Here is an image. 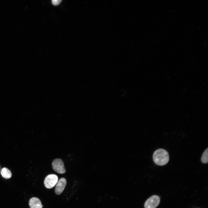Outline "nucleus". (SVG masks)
I'll return each mask as SVG.
<instances>
[{
	"instance_id": "obj_8",
	"label": "nucleus",
	"mask_w": 208,
	"mask_h": 208,
	"mask_svg": "<svg viewBox=\"0 0 208 208\" xmlns=\"http://www.w3.org/2000/svg\"><path fill=\"white\" fill-rule=\"evenodd\" d=\"M208 148H207L203 153L201 160L202 162L204 164H206L208 162Z\"/></svg>"
},
{
	"instance_id": "obj_4",
	"label": "nucleus",
	"mask_w": 208,
	"mask_h": 208,
	"mask_svg": "<svg viewBox=\"0 0 208 208\" xmlns=\"http://www.w3.org/2000/svg\"><path fill=\"white\" fill-rule=\"evenodd\" d=\"M160 201L159 197L154 195L149 197L146 201L144 205L145 208H155L159 205Z\"/></svg>"
},
{
	"instance_id": "obj_1",
	"label": "nucleus",
	"mask_w": 208,
	"mask_h": 208,
	"mask_svg": "<svg viewBox=\"0 0 208 208\" xmlns=\"http://www.w3.org/2000/svg\"><path fill=\"white\" fill-rule=\"evenodd\" d=\"M153 159L157 165L162 166L166 164L169 161V158L168 152L162 148H159L154 152Z\"/></svg>"
},
{
	"instance_id": "obj_6",
	"label": "nucleus",
	"mask_w": 208,
	"mask_h": 208,
	"mask_svg": "<svg viewBox=\"0 0 208 208\" xmlns=\"http://www.w3.org/2000/svg\"><path fill=\"white\" fill-rule=\"evenodd\" d=\"M29 205L30 208H42L43 207L39 199L35 197L30 199L29 201Z\"/></svg>"
},
{
	"instance_id": "obj_2",
	"label": "nucleus",
	"mask_w": 208,
	"mask_h": 208,
	"mask_svg": "<svg viewBox=\"0 0 208 208\" xmlns=\"http://www.w3.org/2000/svg\"><path fill=\"white\" fill-rule=\"evenodd\" d=\"M58 177L55 174H51L48 175L44 179V184L47 188L50 189L54 187L58 182Z\"/></svg>"
},
{
	"instance_id": "obj_7",
	"label": "nucleus",
	"mask_w": 208,
	"mask_h": 208,
	"mask_svg": "<svg viewBox=\"0 0 208 208\" xmlns=\"http://www.w3.org/2000/svg\"><path fill=\"white\" fill-rule=\"evenodd\" d=\"M0 172L2 177L5 179H8L12 176L11 171L6 168H2Z\"/></svg>"
},
{
	"instance_id": "obj_3",
	"label": "nucleus",
	"mask_w": 208,
	"mask_h": 208,
	"mask_svg": "<svg viewBox=\"0 0 208 208\" xmlns=\"http://www.w3.org/2000/svg\"><path fill=\"white\" fill-rule=\"evenodd\" d=\"M52 168L56 172L60 174H64L66 172L64 163L60 159H54L52 163Z\"/></svg>"
},
{
	"instance_id": "obj_9",
	"label": "nucleus",
	"mask_w": 208,
	"mask_h": 208,
	"mask_svg": "<svg viewBox=\"0 0 208 208\" xmlns=\"http://www.w3.org/2000/svg\"><path fill=\"white\" fill-rule=\"evenodd\" d=\"M62 1V0H52L51 1L52 3L54 5H59Z\"/></svg>"
},
{
	"instance_id": "obj_5",
	"label": "nucleus",
	"mask_w": 208,
	"mask_h": 208,
	"mask_svg": "<svg viewBox=\"0 0 208 208\" xmlns=\"http://www.w3.org/2000/svg\"><path fill=\"white\" fill-rule=\"evenodd\" d=\"M66 183V181L64 178H61L58 181L55 190V193L56 194H60L63 192Z\"/></svg>"
}]
</instances>
